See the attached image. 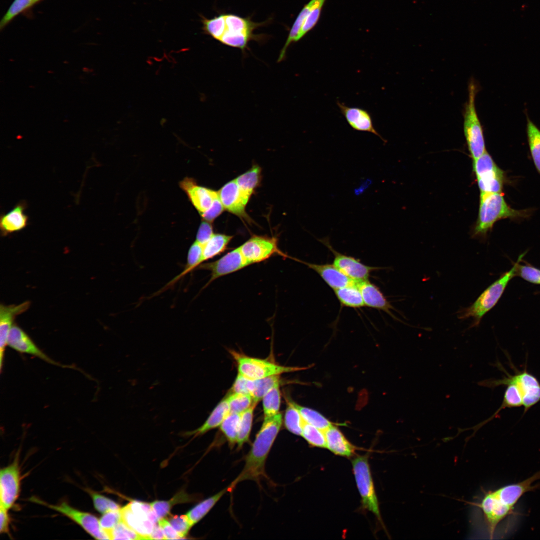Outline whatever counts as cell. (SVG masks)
I'll return each mask as SVG.
<instances>
[{"mask_svg": "<svg viewBox=\"0 0 540 540\" xmlns=\"http://www.w3.org/2000/svg\"><path fill=\"white\" fill-rule=\"evenodd\" d=\"M336 104L348 124L354 130L372 134L386 142L375 128L372 115L368 110L360 108L348 106L338 101Z\"/></svg>", "mask_w": 540, "mask_h": 540, "instance_id": "obj_17", "label": "cell"}, {"mask_svg": "<svg viewBox=\"0 0 540 540\" xmlns=\"http://www.w3.org/2000/svg\"><path fill=\"white\" fill-rule=\"evenodd\" d=\"M316 0H312L302 10L297 18L292 28L290 30L288 38L286 44L282 49L280 54L278 58V62H280L284 60L288 48L290 45L294 42H298V38L309 13L315 4Z\"/></svg>", "mask_w": 540, "mask_h": 540, "instance_id": "obj_31", "label": "cell"}, {"mask_svg": "<svg viewBox=\"0 0 540 540\" xmlns=\"http://www.w3.org/2000/svg\"><path fill=\"white\" fill-rule=\"evenodd\" d=\"M230 352L237 363L238 373L252 380L304 370L309 368L286 366L266 360L250 357L236 352L232 350Z\"/></svg>", "mask_w": 540, "mask_h": 540, "instance_id": "obj_7", "label": "cell"}, {"mask_svg": "<svg viewBox=\"0 0 540 540\" xmlns=\"http://www.w3.org/2000/svg\"><path fill=\"white\" fill-rule=\"evenodd\" d=\"M214 234L212 224L207 221H204L201 224L198 229L196 242L204 246Z\"/></svg>", "mask_w": 540, "mask_h": 540, "instance_id": "obj_54", "label": "cell"}, {"mask_svg": "<svg viewBox=\"0 0 540 540\" xmlns=\"http://www.w3.org/2000/svg\"><path fill=\"white\" fill-rule=\"evenodd\" d=\"M168 521L182 538L187 536L193 526L186 515L171 516Z\"/></svg>", "mask_w": 540, "mask_h": 540, "instance_id": "obj_51", "label": "cell"}, {"mask_svg": "<svg viewBox=\"0 0 540 540\" xmlns=\"http://www.w3.org/2000/svg\"><path fill=\"white\" fill-rule=\"evenodd\" d=\"M150 540H166L164 530L158 523L155 525Z\"/></svg>", "mask_w": 540, "mask_h": 540, "instance_id": "obj_58", "label": "cell"}, {"mask_svg": "<svg viewBox=\"0 0 540 540\" xmlns=\"http://www.w3.org/2000/svg\"><path fill=\"white\" fill-rule=\"evenodd\" d=\"M540 471L520 482L506 485L486 492L476 504L482 512L490 539L500 524L512 515L520 498L526 493L536 490L540 484Z\"/></svg>", "mask_w": 540, "mask_h": 540, "instance_id": "obj_1", "label": "cell"}, {"mask_svg": "<svg viewBox=\"0 0 540 540\" xmlns=\"http://www.w3.org/2000/svg\"><path fill=\"white\" fill-rule=\"evenodd\" d=\"M120 509L106 512L103 514L99 520L102 528L108 534L109 538L110 532L122 520Z\"/></svg>", "mask_w": 540, "mask_h": 540, "instance_id": "obj_50", "label": "cell"}, {"mask_svg": "<svg viewBox=\"0 0 540 540\" xmlns=\"http://www.w3.org/2000/svg\"><path fill=\"white\" fill-rule=\"evenodd\" d=\"M260 168L255 166L236 179L240 190L248 200L260 183Z\"/></svg>", "mask_w": 540, "mask_h": 540, "instance_id": "obj_33", "label": "cell"}, {"mask_svg": "<svg viewBox=\"0 0 540 540\" xmlns=\"http://www.w3.org/2000/svg\"><path fill=\"white\" fill-rule=\"evenodd\" d=\"M301 436L313 447L326 448L324 432L306 422L304 420Z\"/></svg>", "mask_w": 540, "mask_h": 540, "instance_id": "obj_42", "label": "cell"}, {"mask_svg": "<svg viewBox=\"0 0 540 540\" xmlns=\"http://www.w3.org/2000/svg\"><path fill=\"white\" fill-rule=\"evenodd\" d=\"M158 523L162 528L166 540L182 538L172 526L168 520L162 518L158 520Z\"/></svg>", "mask_w": 540, "mask_h": 540, "instance_id": "obj_56", "label": "cell"}, {"mask_svg": "<svg viewBox=\"0 0 540 540\" xmlns=\"http://www.w3.org/2000/svg\"><path fill=\"white\" fill-rule=\"evenodd\" d=\"M228 491L231 492L229 486L214 496L200 502L190 510L186 515L192 526H194L200 521Z\"/></svg>", "mask_w": 540, "mask_h": 540, "instance_id": "obj_28", "label": "cell"}, {"mask_svg": "<svg viewBox=\"0 0 540 540\" xmlns=\"http://www.w3.org/2000/svg\"><path fill=\"white\" fill-rule=\"evenodd\" d=\"M522 257L521 256L510 270L490 285L472 306L460 310L458 312V318L466 320L472 318L474 322L470 328L478 326L482 317L498 303L508 282L516 275L518 264Z\"/></svg>", "mask_w": 540, "mask_h": 540, "instance_id": "obj_6", "label": "cell"}, {"mask_svg": "<svg viewBox=\"0 0 540 540\" xmlns=\"http://www.w3.org/2000/svg\"><path fill=\"white\" fill-rule=\"evenodd\" d=\"M288 406L286 410L284 422L286 428L291 433L302 436L303 418L298 410L294 406L292 400L287 399Z\"/></svg>", "mask_w": 540, "mask_h": 540, "instance_id": "obj_37", "label": "cell"}, {"mask_svg": "<svg viewBox=\"0 0 540 540\" xmlns=\"http://www.w3.org/2000/svg\"><path fill=\"white\" fill-rule=\"evenodd\" d=\"M292 402L300 412L304 420L318 429L325 432L335 424L316 410L300 406L294 401Z\"/></svg>", "mask_w": 540, "mask_h": 540, "instance_id": "obj_35", "label": "cell"}, {"mask_svg": "<svg viewBox=\"0 0 540 540\" xmlns=\"http://www.w3.org/2000/svg\"><path fill=\"white\" fill-rule=\"evenodd\" d=\"M230 414V409L226 398L222 400L214 408L204 424L198 428L184 434L186 436L194 438L202 436L208 432L218 428Z\"/></svg>", "mask_w": 540, "mask_h": 540, "instance_id": "obj_25", "label": "cell"}, {"mask_svg": "<svg viewBox=\"0 0 540 540\" xmlns=\"http://www.w3.org/2000/svg\"><path fill=\"white\" fill-rule=\"evenodd\" d=\"M473 161V170L481 193H502L504 172L498 166L490 154L486 152Z\"/></svg>", "mask_w": 540, "mask_h": 540, "instance_id": "obj_10", "label": "cell"}, {"mask_svg": "<svg viewBox=\"0 0 540 540\" xmlns=\"http://www.w3.org/2000/svg\"><path fill=\"white\" fill-rule=\"evenodd\" d=\"M258 404L254 402L249 408L242 414L237 442L238 449L242 448L244 445L249 441L252 426L254 412Z\"/></svg>", "mask_w": 540, "mask_h": 540, "instance_id": "obj_39", "label": "cell"}, {"mask_svg": "<svg viewBox=\"0 0 540 540\" xmlns=\"http://www.w3.org/2000/svg\"><path fill=\"white\" fill-rule=\"evenodd\" d=\"M356 284L362 294L365 306L384 311L394 318L397 319L391 312L392 310H396L378 288L368 280L356 282Z\"/></svg>", "mask_w": 540, "mask_h": 540, "instance_id": "obj_22", "label": "cell"}, {"mask_svg": "<svg viewBox=\"0 0 540 540\" xmlns=\"http://www.w3.org/2000/svg\"><path fill=\"white\" fill-rule=\"evenodd\" d=\"M28 207L25 200L19 202L14 208L0 217V230L2 236H6L18 232L28 225V216L24 213Z\"/></svg>", "mask_w": 540, "mask_h": 540, "instance_id": "obj_21", "label": "cell"}, {"mask_svg": "<svg viewBox=\"0 0 540 540\" xmlns=\"http://www.w3.org/2000/svg\"><path fill=\"white\" fill-rule=\"evenodd\" d=\"M251 36V34L237 33L226 30L220 42L225 45L244 50Z\"/></svg>", "mask_w": 540, "mask_h": 540, "instance_id": "obj_45", "label": "cell"}, {"mask_svg": "<svg viewBox=\"0 0 540 540\" xmlns=\"http://www.w3.org/2000/svg\"><path fill=\"white\" fill-rule=\"evenodd\" d=\"M194 496L182 491L178 493L168 501H155L150 504L159 520L164 518L170 513L172 508L176 504L190 502L195 500Z\"/></svg>", "mask_w": 540, "mask_h": 540, "instance_id": "obj_32", "label": "cell"}, {"mask_svg": "<svg viewBox=\"0 0 540 540\" xmlns=\"http://www.w3.org/2000/svg\"><path fill=\"white\" fill-rule=\"evenodd\" d=\"M122 522L140 535L150 540L159 519L150 504L132 501L120 509Z\"/></svg>", "mask_w": 540, "mask_h": 540, "instance_id": "obj_8", "label": "cell"}, {"mask_svg": "<svg viewBox=\"0 0 540 540\" xmlns=\"http://www.w3.org/2000/svg\"><path fill=\"white\" fill-rule=\"evenodd\" d=\"M516 274L525 280L540 284V270L529 266H520L518 264Z\"/></svg>", "mask_w": 540, "mask_h": 540, "instance_id": "obj_52", "label": "cell"}, {"mask_svg": "<svg viewBox=\"0 0 540 540\" xmlns=\"http://www.w3.org/2000/svg\"><path fill=\"white\" fill-rule=\"evenodd\" d=\"M506 386L507 388L504 392L503 402L500 408L490 418L478 424V427L482 428L484 424L496 418L499 413L503 410L506 408H519L523 406V396L520 390L514 384H509Z\"/></svg>", "mask_w": 540, "mask_h": 540, "instance_id": "obj_29", "label": "cell"}, {"mask_svg": "<svg viewBox=\"0 0 540 540\" xmlns=\"http://www.w3.org/2000/svg\"><path fill=\"white\" fill-rule=\"evenodd\" d=\"M319 241L334 254L333 264L342 273L356 282L368 280L372 272L380 269L378 268L366 266L359 260L336 251L330 245L328 237L319 240Z\"/></svg>", "mask_w": 540, "mask_h": 540, "instance_id": "obj_15", "label": "cell"}, {"mask_svg": "<svg viewBox=\"0 0 540 540\" xmlns=\"http://www.w3.org/2000/svg\"><path fill=\"white\" fill-rule=\"evenodd\" d=\"M34 500L70 519L94 538L110 540L108 534L102 528L99 520L94 514L76 509L64 502L58 505H52L38 499Z\"/></svg>", "mask_w": 540, "mask_h": 540, "instance_id": "obj_11", "label": "cell"}, {"mask_svg": "<svg viewBox=\"0 0 540 540\" xmlns=\"http://www.w3.org/2000/svg\"><path fill=\"white\" fill-rule=\"evenodd\" d=\"M8 510L0 506V533L9 534L10 518Z\"/></svg>", "mask_w": 540, "mask_h": 540, "instance_id": "obj_57", "label": "cell"}, {"mask_svg": "<svg viewBox=\"0 0 540 540\" xmlns=\"http://www.w3.org/2000/svg\"><path fill=\"white\" fill-rule=\"evenodd\" d=\"M30 303L25 302L18 305L5 306L1 304L0 306V369L2 372L4 358V352L10 331L14 326V322L16 317L25 312L30 308Z\"/></svg>", "mask_w": 540, "mask_h": 540, "instance_id": "obj_16", "label": "cell"}, {"mask_svg": "<svg viewBox=\"0 0 540 540\" xmlns=\"http://www.w3.org/2000/svg\"><path fill=\"white\" fill-rule=\"evenodd\" d=\"M233 237L223 234H214L203 246V262L220 255L227 248Z\"/></svg>", "mask_w": 540, "mask_h": 540, "instance_id": "obj_30", "label": "cell"}, {"mask_svg": "<svg viewBox=\"0 0 540 540\" xmlns=\"http://www.w3.org/2000/svg\"><path fill=\"white\" fill-rule=\"evenodd\" d=\"M356 485L364 509L372 512L382 522L379 503L374 488L368 456H358L352 462Z\"/></svg>", "mask_w": 540, "mask_h": 540, "instance_id": "obj_9", "label": "cell"}, {"mask_svg": "<svg viewBox=\"0 0 540 540\" xmlns=\"http://www.w3.org/2000/svg\"><path fill=\"white\" fill-rule=\"evenodd\" d=\"M527 134L532 156L536 167L540 174V130L528 118Z\"/></svg>", "mask_w": 540, "mask_h": 540, "instance_id": "obj_40", "label": "cell"}, {"mask_svg": "<svg viewBox=\"0 0 540 540\" xmlns=\"http://www.w3.org/2000/svg\"><path fill=\"white\" fill-rule=\"evenodd\" d=\"M324 433L326 448L332 453L346 458L352 457L355 454L356 447L346 438L336 424L330 427Z\"/></svg>", "mask_w": 540, "mask_h": 540, "instance_id": "obj_24", "label": "cell"}, {"mask_svg": "<svg viewBox=\"0 0 540 540\" xmlns=\"http://www.w3.org/2000/svg\"><path fill=\"white\" fill-rule=\"evenodd\" d=\"M180 186L200 214L208 210L219 197L218 192L198 186L191 178H186L180 182Z\"/></svg>", "mask_w": 540, "mask_h": 540, "instance_id": "obj_18", "label": "cell"}, {"mask_svg": "<svg viewBox=\"0 0 540 540\" xmlns=\"http://www.w3.org/2000/svg\"><path fill=\"white\" fill-rule=\"evenodd\" d=\"M298 261L318 273L326 283L334 290L356 282L342 273L334 264H318Z\"/></svg>", "mask_w": 540, "mask_h": 540, "instance_id": "obj_23", "label": "cell"}, {"mask_svg": "<svg viewBox=\"0 0 540 540\" xmlns=\"http://www.w3.org/2000/svg\"><path fill=\"white\" fill-rule=\"evenodd\" d=\"M110 540H144L122 520L110 534Z\"/></svg>", "mask_w": 540, "mask_h": 540, "instance_id": "obj_49", "label": "cell"}, {"mask_svg": "<svg viewBox=\"0 0 540 540\" xmlns=\"http://www.w3.org/2000/svg\"><path fill=\"white\" fill-rule=\"evenodd\" d=\"M240 248L250 265L265 261L275 254L284 255L274 238L254 236Z\"/></svg>", "mask_w": 540, "mask_h": 540, "instance_id": "obj_13", "label": "cell"}, {"mask_svg": "<svg viewBox=\"0 0 540 540\" xmlns=\"http://www.w3.org/2000/svg\"><path fill=\"white\" fill-rule=\"evenodd\" d=\"M92 498L95 509L104 514L112 510H120V506L115 502L91 490H88Z\"/></svg>", "mask_w": 540, "mask_h": 540, "instance_id": "obj_46", "label": "cell"}, {"mask_svg": "<svg viewBox=\"0 0 540 540\" xmlns=\"http://www.w3.org/2000/svg\"><path fill=\"white\" fill-rule=\"evenodd\" d=\"M280 384L276 386L262 400L264 418H272L280 412L281 404Z\"/></svg>", "mask_w": 540, "mask_h": 540, "instance_id": "obj_38", "label": "cell"}, {"mask_svg": "<svg viewBox=\"0 0 540 540\" xmlns=\"http://www.w3.org/2000/svg\"><path fill=\"white\" fill-rule=\"evenodd\" d=\"M225 16L226 30L237 33L252 34L251 24L248 20L232 14L225 15Z\"/></svg>", "mask_w": 540, "mask_h": 540, "instance_id": "obj_48", "label": "cell"}, {"mask_svg": "<svg viewBox=\"0 0 540 540\" xmlns=\"http://www.w3.org/2000/svg\"><path fill=\"white\" fill-rule=\"evenodd\" d=\"M42 0H37V1H38V2H41Z\"/></svg>", "mask_w": 540, "mask_h": 540, "instance_id": "obj_59", "label": "cell"}, {"mask_svg": "<svg viewBox=\"0 0 540 540\" xmlns=\"http://www.w3.org/2000/svg\"><path fill=\"white\" fill-rule=\"evenodd\" d=\"M241 418L242 414L231 413L220 426L221 432L232 448L238 442Z\"/></svg>", "mask_w": 540, "mask_h": 540, "instance_id": "obj_34", "label": "cell"}, {"mask_svg": "<svg viewBox=\"0 0 540 540\" xmlns=\"http://www.w3.org/2000/svg\"><path fill=\"white\" fill-rule=\"evenodd\" d=\"M202 257L203 246L196 241L189 249L187 257V262L185 265L184 270L179 275L176 276L164 288L162 289V291L164 292V290L172 288L187 274L196 270L201 264H203Z\"/></svg>", "mask_w": 540, "mask_h": 540, "instance_id": "obj_26", "label": "cell"}, {"mask_svg": "<svg viewBox=\"0 0 540 540\" xmlns=\"http://www.w3.org/2000/svg\"><path fill=\"white\" fill-rule=\"evenodd\" d=\"M224 208L218 197L215 200L210 208L206 212L200 214L208 222H212L224 211Z\"/></svg>", "mask_w": 540, "mask_h": 540, "instance_id": "obj_55", "label": "cell"}, {"mask_svg": "<svg viewBox=\"0 0 540 540\" xmlns=\"http://www.w3.org/2000/svg\"><path fill=\"white\" fill-rule=\"evenodd\" d=\"M38 3L37 0H14L0 22V30L4 29L20 14L27 12Z\"/></svg>", "mask_w": 540, "mask_h": 540, "instance_id": "obj_36", "label": "cell"}, {"mask_svg": "<svg viewBox=\"0 0 540 540\" xmlns=\"http://www.w3.org/2000/svg\"><path fill=\"white\" fill-rule=\"evenodd\" d=\"M202 22L204 30L214 39L220 41L226 29L225 15L211 20L204 18Z\"/></svg>", "mask_w": 540, "mask_h": 540, "instance_id": "obj_44", "label": "cell"}, {"mask_svg": "<svg viewBox=\"0 0 540 540\" xmlns=\"http://www.w3.org/2000/svg\"><path fill=\"white\" fill-rule=\"evenodd\" d=\"M326 0H316V3L306 19L298 38L300 40L306 34L312 30L317 23L322 8Z\"/></svg>", "mask_w": 540, "mask_h": 540, "instance_id": "obj_47", "label": "cell"}, {"mask_svg": "<svg viewBox=\"0 0 540 540\" xmlns=\"http://www.w3.org/2000/svg\"><path fill=\"white\" fill-rule=\"evenodd\" d=\"M496 366L504 372L506 376L500 380L490 379L480 382L478 383V385L490 388L501 386H506L509 384L516 385L522 394L524 413L540 402V382L534 376L528 372L526 368L519 371L512 366V368L514 370V374L511 375L507 372L500 362H498Z\"/></svg>", "mask_w": 540, "mask_h": 540, "instance_id": "obj_5", "label": "cell"}, {"mask_svg": "<svg viewBox=\"0 0 540 540\" xmlns=\"http://www.w3.org/2000/svg\"><path fill=\"white\" fill-rule=\"evenodd\" d=\"M468 88V100L465 104L464 112V132L469 152L474 160L486 150L483 128L476 106L478 87L474 80H470Z\"/></svg>", "mask_w": 540, "mask_h": 540, "instance_id": "obj_4", "label": "cell"}, {"mask_svg": "<svg viewBox=\"0 0 540 540\" xmlns=\"http://www.w3.org/2000/svg\"><path fill=\"white\" fill-rule=\"evenodd\" d=\"M282 422V415L280 412L272 418H264L260 430L246 456L242 470L229 486L231 491L239 482L249 480L258 482L266 476V460Z\"/></svg>", "mask_w": 540, "mask_h": 540, "instance_id": "obj_2", "label": "cell"}, {"mask_svg": "<svg viewBox=\"0 0 540 540\" xmlns=\"http://www.w3.org/2000/svg\"><path fill=\"white\" fill-rule=\"evenodd\" d=\"M8 345L20 352L32 355L54 365L64 366L54 362L44 353L30 336L16 324H14L10 331Z\"/></svg>", "mask_w": 540, "mask_h": 540, "instance_id": "obj_19", "label": "cell"}, {"mask_svg": "<svg viewBox=\"0 0 540 540\" xmlns=\"http://www.w3.org/2000/svg\"><path fill=\"white\" fill-rule=\"evenodd\" d=\"M21 476L19 455L14 462L0 471V506L9 510L18 500L20 492Z\"/></svg>", "mask_w": 540, "mask_h": 540, "instance_id": "obj_12", "label": "cell"}, {"mask_svg": "<svg viewBox=\"0 0 540 540\" xmlns=\"http://www.w3.org/2000/svg\"><path fill=\"white\" fill-rule=\"evenodd\" d=\"M334 290L342 306L352 308H360L365 306L356 282Z\"/></svg>", "mask_w": 540, "mask_h": 540, "instance_id": "obj_27", "label": "cell"}, {"mask_svg": "<svg viewBox=\"0 0 540 540\" xmlns=\"http://www.w3.org/2000/svg\"><path fill=\"white\" fill-rule=\"evenodd\" d=\"M280 376H274L253 380V390L252 396L254 402L258 403L276 386L280 384Z\"/></svg>", "mask_w": 540, "mask_h": 540, "instance_id": "obj_41", "label": "cell"}, {"mask_svg": "<svg viewBox=\"0 0 540 540\" xmlns=\"http://www.w3.org/2000/svg\"><path fill=\"white\" fill-rule=\"evenodd\" d=\"M253 390V380L248 379L238 373L232 389V393H240L252 396Z\"/></svg>", "mask_w": 540, "mask_h": 540, "instance_id": "obj_53", "label": "cell"}, {"mask_svg": "<svg viewBox=\"0 0 540 540\" xmlns=\"http://www.w3.org/2000/svg\"><path fill=\"white\" fill-rule=\"evenodd\" d=\"M230 409V414H242L254 402L252 396L248 394L232 393L226 398Z\"/></svg>", "mask_w": 540, "mask_h": 540, "instance_id": "obj_43", "label": "cell"}, {"mask_svg": "<svg viewBox=\"0 0 540 540\" xmlns=\"http://www.w3.org/2000/svg\"><path fill=\"white\" fill-rule=\"evenodd\" d=\"M248 266L250 264L243 256L239 247L215 262L201 264L196 270H207L211 272L210 278L204 287L206 288L218 278L238 272Z\"/></svg>", "mask_w": 540, "mask_h": 540, "instance_id": "obj_14", "label": "cell"}, {"mask_svg": "<svg viewBox=\"0 0 540 540\" xmlns=\"http://www.w3.org/2000/svg\"><path fill=\"white\" fill-rule=\"evenodd\" d=\"M528 211L511 208L502 193H480L478 215L474 229V236H485L500 220L524 218L528 216Z\"/></svg>", "mask_w": 540, "mask_h": 540, "instance_id": "obj_3", "label": "cell"}, {"mask_svg": "<svg viewBox=\"0 0 540 540\" xmlns=\"http://www.w3.org/2000/svg\"><path fill=\"white\" fill-rule=\"evenodd\" d=\"M218 194L224 209L237 216H244L249 200L243 194L236 180L225 184Z\"/></svg>", "mask_w": 540, "mask_h": 540, "instance_id": "obj_20", "label": "cell"}]
</instances>
